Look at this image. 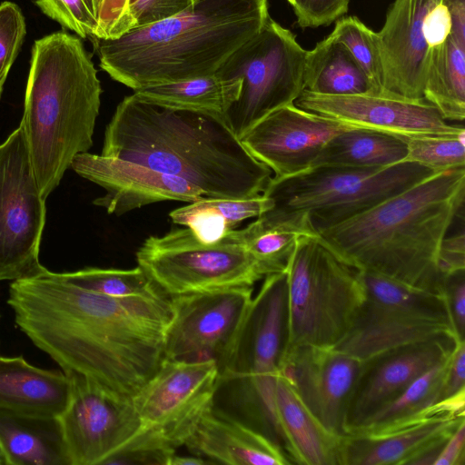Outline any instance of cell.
I'll return each instance as SVG.
<instances>
[{
  "label": "cell",
  "instance_id": "obj_1",
  "mask_svg": "<svg viewBox=\"0 0 465 465\" xmlns=\"http://www.w3.org/2000/svg\"><path fill=\"white\" fill-rule=\"evenodd\" d=\"M7 303L19 329L67 375L133 396L163 360L167 296L114 298L57 272L12 282Z\"/></svg>",
  "mask_w": 465,
  "mask_h": 465
},
{
  "label": "cell",
  "instance_id": "obj_2",
  "mask_svg": "<svg viewBox=\"0 0 465 465\" xmlns=\"http://www.w3.org/2000/svg\"><path fill=\"white\" fill-rule=\"evenodd\" d=\"M102 155L181 178L210 198L261 194L273 176L222 117L152 104L134 94L106 125Z\"/></svg>",
  "mask_w": 465,
  "mask_h": 465
},
{
  "label": "cell",
  "instance_id": "obj_3",
  "mask_svg": "<svg viewBox=\"0 0 465 465\" xmlns=\"http://www.w3.org/2000/svg\"><path fill=\"white\" fill-rule=\"evenodd\" d=\"M464 200L465 167L439 171L318 234L361 271L444 294L439 252Z\"/></svg>",
  "mask_w": 465,
  "mask_h": 465
},
{
  "label": "cell",
  "instance_id": "obj_4",
  "mask_svg": "<svg viewBox=\"0 0 465 465\" xmlns=\"http://www.w3.org/2000/svg\"><path fill=\"white\" fill-rule=\"evenodd\" d=\"M269 17L268 0H194L118 38L91 39L100 67L134 91L215 74Z\"/></svg>",
  "mask_w": 465,
  "mask_h": 465
},
{
  "label": "cell",
  "instance_id": "obj_5",
  "mask_svg": "<svg viewBox=\"0 0 465 465\" xmlns=\"http://www.w3.org/2000/svg\"><path fill=\"white\" fill-rule=\"evenodd\" d=\"M81 39L61 30L35 40L32 47L21 123L45 199L74 156L93 145L102 86Z\"/></svg>",
  "mask_w": 465,
  "mask_h": 465
},
{
  "label": "cell",
  "instance_id": "obj_6",
  "mask_svg": "<svg viewBox=\"0 0 465 465\" xmlns=\"http://www.w3.org/2000/svg\"><path fill=\"white\" fill-rule=\"evenodd\" d=\"M285 272L287 347H334L364 301L361 271L334 253L319 236H305L297 242Z\"/></svg>",
  "mask_w": 465,
  "mask_h": 465
},
{
  "label": "cell",
  "instance_id": "obj_7",
  "mask_svg": "<svg viewBox=\"0 0 465 465\" xmlns=\"http://www.w3.org/2000/svg\"><path fill=\"white\" fill-rule=\"evenodd\" d=\"M434 173L411 162L383 168L318 165L288 176H272L262 194L272 200V209L306 213L319 233Z\"/></svg>",
  "mask_w": 465,
  "mask_h": 465
},
{
  "label": "cell",
  "instance_id": "obj_8",
  "mask_svg": "<svg viewBox=\"0 0 465 465\" xmlns=\"http://www.w3.org/2000/svg\"><path fill=\"white\" fill-rule=\"evenodd\" d=\"M361 272L364 301L350 329L333 348L362 361L411 343L449 335L458 338L445 294Z\"/></svg>",
  "mask_w": 465,
  "mask_h": 465
},
{
  "label": "cell",
  "instance_id": "obj_9",
  "mask_svg": "<svg viewBox=\"0 0 465 465\" xmlns=\"http://www.w3.org/2000/svg\"><path fill=\"white\" fill-rule=\"evenodd\" d=\"M307 50L295 35L271 17L216 71L222 78H240L239 98L223 120L241 138L277 108L295 103L305 90Z\"/></svg>",
  "mask_w": 465,
  "mask_h": 465
},
{
  "label": "cell",
  "instance_id": "obj_10",
  "mask_svg": "<svg viewBox=\"0 0 465 465\" xmlns=\"http://www.w3.org/2000/svg\"><path fill=\"white\" fill-rule=\"evenodd\" d=\"M137 265L167 297L253 287L266 273L232 231L205 244L188 229L150 236L136 252Z\"/></svg>",
  "mask_w": 465,
  "mask_h": 465
},
{
  "label": "cell",
  "instance_id": "obj_11",
  "mask_svg": "<svg viewBox=\"0 0 465 465\" xmlns=\"http://www.w3.org/2000/svg\"><path fill=\"white\" fill-rule=\"evenodd\" d=\"M45 200L20 123L0 144V281L34 278L48 271L39 261Z\"/></svg>",
  "mask_w": 465,
  "mask_h": 465
},
{
  "label": "cell",
  "instance_id": "obj_12",
  "mask_svg": "<svg viewBox=\"0 0 465 465\" xmlns=\"http://www.w3.org/2000/svg\"><path fill=\"white\" fill-rule=\"evenodd\" d=\"M252 287L169 297L172 316L165 332L163 359L213 361L221 381L234 363L252 302Z\"/></svg>",
  "mask_w": 465,
  "mask_h": 465
},
{
  "label": "cell",
  "instance_id": "obj_13",
  "mask_svg": "<svg viewBox=\"0 0 465 465\" xmlns=\"http://www.w3.org/2000/svg\"><path fill=\"white\" fill-rule=\"evenodd\" d=\"M452 25V0H394L377 33L383 91L424 99L430 52Z\"/></svg>",
  "mask_w": 465,
  "mask_h": 465
},
{
  "label": "cell",
  "instance_id": "obj_14",
  "mask_svg": "<svg viewBox=\"0 0 465 465\" xmlns=\"http://www.w3.org/2000/svg\"><path fill=\"white\" fill-rule=\"evenodd\" d=\"M68 376L71 395L57 420L69 465L106 464L147 432L130 396Z\"/></svg>",
  "mask_w": 465,
  "mask_h": 465
},
{
  "label": "cell",
  "instance_id": "obj_15",
  "mask_svg": "<svg viewBox=\"0 0 465 465\" xmlns=\"http://www.w3.org/2000/svg\"><path fill=\"white\" fill-rule=\"evenodd\" d=\"M221 381L213 361L163 359L131 399L145 430L176 449L183 446L201 418L213 408Z\"/></svg>",
  "mask_w": 465,
  "mask_h": 465
},
{
  "label": "cell",
  "instance_id": "obj_16",
  "mask_svg": "<svg viewBox=\"0 0 465 465\" xmlns=\"http://www.w3.org/2000/svg\"><path fill=\"white\" fill-rule=\"evenodd\" d=\"M287 342V281L286 272H282L265 276L252 298L234 363L226 379L244 380L250 384L268 430L282 450L274 389Z\"/></svg>",
  "mask_w": 465,
  "mask_h": 465
},
{
  "label": "cell",
  "instance_id": "obj_17",
  "mask_svg": "<svg viewBox=\"0 0 465 465\" xmlns=\"http://www.w3.org/2000/svg\"><path fill=\"white\" fill-rule=\"evenodd\" d=\"M295 104L356 128L405 139L457 135L463 125L450 124L425 99H409L386 91L347 95L321 94L304 90Z\"/></svg>",
  "mask_w": 465,
  "mask_h": 465
},
{
  "label": "cell",
  "instance_id": "obj_18",
  "mask_svg": "<svg viewBox=\"0 0 465 465\" xmlns=\"http://www.w3.org/2000/svg\"><path fill=\"white\" fill-rule=\"evenodd\" d=\"M361 361L333 347L288 346L279 373L313 417L342 438L347 403Z\"/></svg>",
  "mask_w": 465,
  "mask_h": 465
},
{
  "label": "cell",
  "instance_id": "obj_19",
  "mask_svg": "<svg viewBox=\"0 0 465 465\" xmlns=\"http://www.w3.org/2000/svg\"><path fill=\"white\" fill-rule=\"evenodd\" d=\"M351 128L292 103L264 116L240 140L273 177H283L311 167L332 137Z\"/></svg>",
  "mask_w": 465,
  "mask_h": 465
},
{
  "label": "cell",
  "instance_id": "obj_20",
  "mask_svg": "<svg viewBox=\"0 0 465 465\" xmlns=\"http://www.w3.org/2000/svg\"><path fill=\"white\" fill-rule=\"evenodd\" d=\"M459 341L455 336H441L391 349L362 361L347 403V434L397 397L416 378L447 359Z\"/></svg>",
  "mask_w": 465,
  "mask_h": 465
},
{
  "label": "cell",
  "instance_id": "obj_21",
  "mask_svg": "<svg viewBox=\"0 0 465 465\" xmlns=\"http://www.w3.org/2000/svg\"><path fill=\"white\" fill-rule=\"evenodd\" d=\"M71 168L105 190L93 203L116 215L153 203H193L206 197L185 180L115 157L85 152L74 156Z\"/></svg>",
  "mask_w": 465,
  "mask_h": 465
},
{
  "label": "cell",
  "instance_id": "obj_22",
  "mask_svg": "<svg viewBox=\"0 0 465 465\" xmlns=\"http://www.w3.org/2000/svg\"><path fill=\"white\" fill-rule=\"evenodd\" d=\"M465 416L433 415L381 430L348 433L340 440L339 465L434 464Z\"/></svg>",
  "mask_w": 465,
  "mask_h": 465
},
{
  "label": "cell",
  "instance_id": "obj_23",
  "mask_svg": "<svg viewBox=\"0 0 465 465\" xmlns=\"http://www.w3.org/2000/svg\"><path fill=\"white\" fill-rule=\"evenodd\" d=\"M183 446L192 454L206 460L209 463H291L282 448L269 435L223 415L213 408L201 418Z\"/></svg>",
  "mask_w": 465,
  "mask_h": 465
},
{
  "label": "cell",
  "instance_id": "obj_24",
  "mask_svg": "<svg viewBox=\"0 0 465 465\" xmlns=\"http://www.w3.org/2000/svg\"><path fill=\"white\" fill-rule=\"evenodd\" d=\"M71 390V379L64 371L35 367L21 356L0 355V411L57 418Z\"/></svg>",
  "mask_w": 465,
  "mask_h": 465
},
{
  "label": "cell",
  "instance_id": "obj_25",
  "mask_svg": "<svg viewBox=\"0 0 465 465\" xmlns=\"http://www.w3.org/2000/svg\"><path fill=\"white\" fill-rule=\"evenodd\" d=\"M274 409L282 447L291 463L339 465L341 438L322 427L280 374Z\"/></svg>",
  "mask_w": 465,
  "mask_h": 465
},
{
  "label": "cell",
  "instance_id": "obj_26",
  "mask_svg": "<svg viewBox=\"0 0 465 465\" xmlns=\"http://www.w3.org/2000/svg\"><path fill=\"white\" fill-rule=\"evenodd\" d=\"M249 253L269 274L285 272L300 239L319 236L309 216L300 212L271 209L241 230H232Z\"/></svg>",
  "mask_w": 465,
  "mask_h": 465
},
{
  "label": "cell",
  "instance_id": "obj_27",
  "mask_svg": "<svg viewBox=\"0 0 465 465\" xmlns=\"http://www.w3.org/2000/svg\"><path fill=\"white\" fill-rule=\"evenodd\" d=\"M0 441L8 465H69L57 418L0 411Z\"/></svg>",
  "mask_w": 465,
  "mask_h": 465
},
{
  "label": "cell",
  "instance_id": "obj_28",
  "mask_svg": "<svg viewBox=\"0 0 465 465\" xmlns=\"http://www.w3.org/2000/svg\"><path fill=\"white\" fill-rule=\"evenodd\" d=\"M240 78L216 74L187 80L144 86L134 91L140 100L167 108L205 113L222 117L239 98Z\"/></svg>",
  "mask_w": 465,
  "mask_h": 465
},
{
  "label": "cell",
  "instance_id": "obj_29",
  "mask_svg": "<svg viewBox=\"0 0 465 465\" xmlns=\"http://www.w3.org/2000/svg\"><path fill=\"white\" fill-rule=\"evenodd\" d=\"M406 154L405 138L353 127L332 137L312 166L383 168L403 162Z\"/></svg>",
  "mask_w": 465,
  "mask_h": 465
},
{
  "label": "cell",
  "instance_id": "obj_30",
  "mask_svg": "<svg viewBox=\"0 0 465 465\" xmlns=\"http://www.w3.org/2000/svg\"><path fill=\"white\" fill-rule=\"evenodd\" d=\"M423 98L446 121L465 118V38L451 35L430 54Z\"/></svg>",
  "mask_w": 465,
  "mask_h": 465
},
{
  "label": "cell",
  "instance_id": "obj_31",
  "mask_svg": "<svg viewBox=\"0 0 465 465\" xmlns=\"http://www.w3.org/2000/svg\"><path fill=\"white\" fill-rule=\"evenodd\" d=\"M305 90L328 95L370 91L368 79L348 49L331 34L307 51Z\"/></svg>",
  "mask_w": 465,
  "mask_h": 465
},
{
  "label": "cell",
  "instance_id": "obj_32",
  "mask_svg": "<svg viewBox=\"0 0 465 465\" xmlns=\"http://www.w3.org/2000/svg\"><path fill=\"white\" fill-rule=\"evenodd\" d=\"M450 355L416 378L349 433L386 430L433 416L429 410L440 399Z\"/></svg>",
  "mask_w": 465,
  "mask_h": 465
},
{
  "label": "cell",
  "instance_id": "obj_33",
  "mask_svg": "<svg viewBox=\"0 0 465 465\" xmlns=\"http://www.w3.org/2000/svg\"><path fill=\"white\" fill-rule=\"evenodd\" d=\"M57 275L82 289L114 298L154 296L160 292L143 271L137 267L128 270L84 268Z\"/></svg>",
  "mask_w": 465,
  "mask_h": 465
},
{
  "label": "cell",
  "instance_id": "obj_34",
  "mask_svg": "<svg viewBox=\"0 0 465 465\" xmlns=\"http://www.w3.org/2000/svg\"><path fill=\"white\" fill-rule=\"evenodd\" d=\"M331 35L342 44L365 74L369 93L383 92L382 64L377 33L356 16L339 18Z\"/></svg>",
  "mask_w": 465,
  "mask_h": 465
},
{
  "label": "cell",
  "instance_id": "obj_35",
  "mask_svg": "<svg viewBox=\"0 0 465 465\" xmlns=\"http://www.w3.org/2000/svg\"><path fill=\"white\" fill-rule=\"evenodd\" d=\"M407 154L411 162L439 172L465 167V132L448 136H420L406 139Z\"/></svg>",
  "mask_w": 465,
  "mask_h": 465
},
{
  "label": "cell",
  "instance_id": "obj_36",
  "mask_svg": "<svg viewBox=\"0 0 465 465\" xmlns=\"http://www.w3.org/2000/svg\"><path fill=\"white\" fill-rule=\"evenodd\" d=\"M169 216L174 223L188 228L198 241L205 244L219 242L233 230L215 205L213 198L210 197L189 203L172 211Z\"/></svg>",
  "mask_w": 465,
  "mask_h": 465
},
{
  "label": "cell",
  "instance_id": "obj_37",
  "mask_svg": "<svg viewBox=\"0 0 465 465\" xmlns=\"http://www.w3.org/2000/svg\"><path fill=\"white\" fill-rule=\"evenodd\" d=\"M96 0H35L39 9L63 28L81 38L92 37L95 28Z\"/></svg>",
  "mask_w": 465,
  "mask_h": 465
},
{
  "label": "cell",
  "instance_id": "obj_38",
  "mask_svg": "<svg viewBox=\"0 0 465 465\" xmlns=\"http://www.w3.org/2000/svg\"><path fill=\"white\" fill-rule=\"evenodd\" d=\"M26 34L25 16L15 3L0 4V98Z\"/></svg>",
  "mask_w": 465,
  "mask_h": 465
},
{
  "label": "cell",
  "instance_id": "obj_39",
  "mask_svg": "<svg viewBox=\"0 0 465 465\" xmlns=\"http://www.w3.org/2000/svg\"><path fill=\"white\" fill-rule=\"evenodd\" d=\"M129 3L130 0H96L95 28L92 37L115 39L130 31Z\"/></svg>",
  "mask_w": 465,
  "mask_h": 465
},
{
  "label": "cell",
  "instance_id": "obj_40",
  "mask_svg": "<svg viewBox=\"0 0 465 465\" xmlns=\"http://www.w3.org/2000/svg\"><path fill=\"white\" fill-rule=\"evenodd\" d=\"M350 0H294L292 6L301 27L329 25L345 15Z\"/></svg>",
  "mask_w": 465,
  "mask_h": 465
},
{
  "label": "cell",
  "instance_id": "obj_41",
  "mask_svg": "<svg viewBox=\"0 0 465 465\" xmlns=\"http://www.w3.org/2000/svg\"><path fill=\"white\" fill-rule=\"evenodd\" d=\"M194 0H130L132 29L170 17L189 7ZM131 29V30H132Z\"/></svg>",
  "mask_w": 465,
  "mask_h": 465
},
{
  "label": "cell",
  "instance_id": "obj_42",
  "mask_svg": "<svg viewBox=\"0 0 465 465\" xmlns=\"http://www.w3.org/2000/svg\"><path fill=\"white\" fill-rule=\"evenodd\" d=\"M443 292L456 334L465 341V270L445 275Z\"/></svg>",
  "mask_w": 465,
  "mask_h": 465
},
{
  "label": "cell",
  "instance_id": "obj_43",
  "mask_svg": "<svg viewBox=\"0 0 465 465\" xmlns=\"http://www.w3.org/2000/svg\"><path fill=\"white\" fill-rule=\"evenodd\" d=\"M439 268L443 276L465 270L464 230L443 239L439 252Z\"/></svg>",
  "mask_w": 465,
  "mask_h": 465
},
{
  "label": "cell",
  "instance_id": "obj_44",
  "mask_svg": "<svg viewBox=\"0 0 465 465\" xmlns=\"http://www.w3.org/2000/svg\"><path fill=\"white\" fill-rule=\"evenodd\" d=\"M465 390V341L458 342L452 351L440 394V399L450 398Z\"/></svg>",
  "mask_w": 465,
  "mask_h": 465
},
{
  "label": "cell",
  "instance_id": "obj_45",
  "mask_svg": "<svg viewBox=\"0 0 465 465\" xmlns=\"http://www.w3.org/2000/svg\"><path fill=\"white\" fill-rule=\"evenodd\" d=\"M465 420L447 440L433 465H463L465 461Z\"/></svg>",
  "mask_w": 465,
  "mask_h": 465
},
{
  "label": "cell",
  "instance_id": "obj_46",
  "mask_svg": "<svg viewBox=\"0 0 465 465\" xmlns=\"http://www.w3.org/2000/svg\"><path fill=\"white\" fill-rule=\"evenodd\" d=\"M209 463L206 460L192 455V456H181L177 455L176 452L173 453L170 457L168 465H202Z\"/></svg>",
  "mask_w": 465,
  "mask_h": 465
},
{
  "label": "cell",
  "instance_id": "obj_47",
  "mask_svg": "<svg viewBox=\"0 0 465 465\" xmlns=\"http://www.w3.org/2000/svg\"><path fill=\"white\" fill-rule=\"evenodd\" d=\"M0 465H8L7 458L0 441Z\"/></svg>",
  "mask_w": 465,
  "mask_h": 465
},
{
  "label": "cell",
  "instance_id": "obj_48",
  "mask_svg": "<svg viewBox=\"0 0 465 465\" xmlns=\"http://www.w3.org/2000/svg\"><path fill=\"white\" fill-rule=\"evenodd\" d=\"M287 1H288V3H289L292 6H293V5H294V0H287Z\"/></svg>",
  "mask_w": 465,
  "mask_h": 465
}]
</instances>
